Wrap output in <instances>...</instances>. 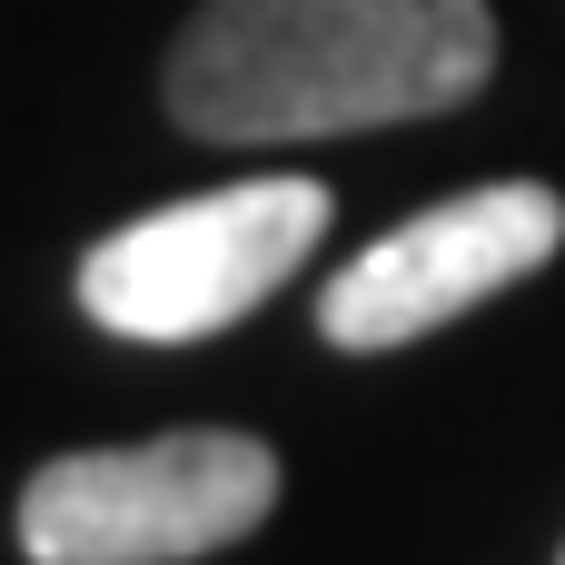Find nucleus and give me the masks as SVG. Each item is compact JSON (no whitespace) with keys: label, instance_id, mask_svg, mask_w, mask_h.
Instances as JSON below:
<instances>
[{"label":"nucleus","instance_id":"f257e3e1","mask_svg":"<svg viewBox=\"0 0 565 565\" xmlns=\"http://www.w3.org/2000/svg\"><path fill=\"white\" fill-rule=\"evenodd\" d=\"M487 0H209L169 50V109L199 139H338L477 99Z\"/></svg>","mask_w":565,"mask_h":565},{"label":"nucleus","instance_id":"f03ea898","mask_svg":"<svg viewBox=\"0 0 565 565\" xmlns=\"http://www.w3.org/2000/svg\"><path fill=\"white\" fill-rule=\"evenodd\" d=\"M278 507V457L228 427H179L149 447L50 457L20 497L30 565H189L238 546Z\"/></svg>","mask_w":565,"mask_h":565},{"label":"nucleus","instance_id":"7ed1b4c3","mask_svg":"<svg viewBox=\"0 0 565 565\" xmlns=\"http://www.w3.org/2000/svg\"><path fill=\"white\" fill-rule=\"evenodd\" d=\"M318 238H328L318 179H238V189H209V199H179V209L109 228L79 258V308L139 348L218 338L268 288H288Z\"/></svg>","mask_w":565,"mask_h":565},{"label":"nucleus","instance_id":"20e7f679","mask_svg":"<svg viewBox=\"0 0 565 565\" xmlns=\"http://www.w3.org/2000/svg\"><path fill=\"white\" fill-rule=\"evenodd\" d=\"M565 248V199L546 179H497V189H467V199H437L417 209L407 228H387L377 248H358L328 298H318V328L358 358L377 348H407L467 308H487L497 288L536 278Z\"/></svg>","mask_w":565,"mask_h":565}]
</instances>
